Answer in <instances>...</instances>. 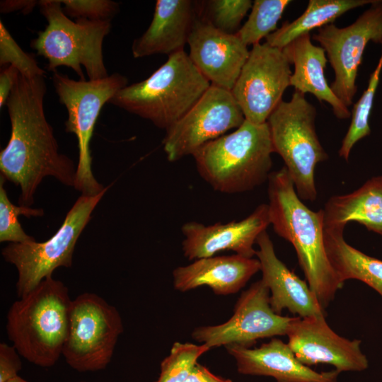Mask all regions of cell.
Instances as JSON below:
<instances>
[{"instance_id":"1","label":"cell","mask_w":382,"mask_h":382,"mask_svg":"<svg viewBox=\"0 0 382 382\" xmlns=\"http://www.w3.org/2000/svg\"><path fill=\"white\" fill-rule=\"evenodd\" d=\"M46 91L45 76L28 79L19 74L6 104L11 131L0 152L1 176L20 187L21 206L33 204L34 194L46 176L66 186L75 185V164L59 151L45 116Z\"/></svg>"},{"instance_id":"2","label":"cell","mask_w":382,"mask_h":382,"mask_svg":"<svg viewBox=\"0 0 382 382\" xmlns=\"http://www.w3.org/2000/svg\"><path fill=\"white\" fill-rule=\"evenodd\" d=\"M267 181L270 224L294 246L310 289L325 309L344 284L326 253L323 211H312L302 202L285 166L271 172Z\"/></svg>"},{"instance_id":"3","label":"cell","mask_w":382,"mask_h":382,"mask_svg":"<svg viewBox=\"0 0 382 382\" xmlns=\"http://www.w3.org/2000/svg\"><path fill=\"white\" fill-rule=\"evenodd\" d=\"M71 301L64 283L50 277L13 303L6 329L22 357L42 368L57 362L67 336Z\"/></svg>"},{"instance_id":"4","label":"cell","mask_w":382,"mask_h":382,"mask_svg":"<svg viewBox=\"0 0 382 382\" xmlns=\"http://www.w3.org/2000/svg\"><path fill=\"white\" fill-rule=\"evenodd\" d=\"M273 152L267 123L245 120L233 132L207 143L192 156L199 175L214 190L235 194L252 190L268 180Z\"/></svg>"},{"instance_id":"5","label":"cell","mask_w":382,"mask_h":382,"mask_svg":"<svg viewBox=\"0 0 382 382\" xmlns=\"http://www.w3.org/2000/svg\"><path fill=\"white\" fill-rule=\"evenodd\" d=\"M210 86L188 54L182 50L168 55L167 61L146 79L121 88L108 103L166 130Z\"/></svg>"},{"instance_id":"6","label":"cell","mask_w":382,"mask_h":382,"mask_svg":"<svg viewBox=\"0 0 382 382\" xmlns=\"http://www.w3.org/2000/svg\"><path fill=\"white\" fill-rule=\"evenodd\" d=\"M38 5L47 24L31 40L30 47L47 60V69L54 72L58 67L66 66L81 80H86L81 66L88 80L108 76L103 44L110 32L111 21H72L64 12L60 0H41Z\"/></svg>"},{"instance_id":"7","label":"cell","mask_w":382,"mask_h":382,"mask_svg":"<svg viewBox=\"0 0 382 382\" xmlns=\"http://www.w3.org/2000/svg\"><path fill=\"white\" fill-rule=\"evenodd\" d=\"M316 116L305 94L294 91L291 100H282L267 120L274 152L283 159L299 198L311 202L317 198L316 168L328 158L316 132Z\"/></svg>"},{"instance_id":"8","label":"cell","mask_w":382,"mask_h":382,"mask_svg":"<svg viewBox=\"0 0 382 382\" xmlns=\"http://www.w3.org/2000/svg\"><path fill=\"white\" fill-rule=\"evenodd\" d=\"M52 83L59 101L66 109L65 131L75 134L79 161L74 188L83 196H95L106 187L99 183L92 171L90 143L102 108L127 86V77L114 73L97 80H74L54 71Z\"/></svg>"},{"instance_id":"9","label":"cell","mask_w":382,"mask_h":382,"mask_svg":"<svg viewBox=\"0 0 382 382\" xmlns=\"http://www.w3.org/2000/svg\"><path fill=\"white\" fill-rule=\"evenodd\" d=\"M81 195L67 212L57 232L44 242L35 241L9 243L1 251L4 259L18 272L16 291L18 298L34 289L42 280L52 277L59 267H70L77 241L105 193Z\"/></svg>"},{"instance_id":"10","label":"cell","mask_w":382,"mask_h":382,"mask_svg":"<svg viewBox=\"0 0 382 382\" xmlns=\"http://www.w3.org/2000/svg\"><path fill=\"white\" fill-rule=\"evenodd\" d=\"M122 332V317L115 306L96 294H81L71 303L62 356L79 372L105 369Z\"/></svg>"},{"instance_id":"11","label":"cell","mask_w":382,"mask_h":382,"mask_svg":"<svg viewBox=\"0 0 382 382\" xmlns=\"http://www.w3.org/2000/svg\"><path fill=\"white\" fill-rule=\"evenodd\" d=\"M231 91L211 85L199 100L166 130L163 150L170 162L192 156L199 148L245 121Z\"/></svg>"},{"instance_id":"12","label":"cell","mask_w":382,"mask_h":382,"mask_svg":"<svg viewBox=\"0 0 382 382\" xmlns=\"http://www.w3.org/2000/svg\"><path fill=\"white\" fill-rule=\"evenodd\" d=\"M270 290L260 279L243 291L226 322L195 328L192 337L210 349L229 345L250 347L257 340L286 335L296 317L282 316L270 307Z\"/></svg>"},{"instance_id":"13","label":"cell","mask_w":382,"mask_h":382,"mask_svg":"<svg viewBox=\"0 0 382 382\" xmlns=\"http://www.w3.org/2000/svg\"><path fill=\"white\" fill-rule=\"evenodd\" d=\"M313 38L325 50L335 71L331 90L345 105L350 106L366 46L370 41L382 44V1L375 0L352 24L345 28L328 24Z\"/></svg>"},{"instance_id":"14","label":"cell","mask_w":382,"mask_h":382,"mask_svg":"<svg viewBox=\"0 0 382 382\" xmlns=\"http://www.w3.org/2000/svg\"><path fill=\"white\" fill-rule=\"evenodd\" d=\"M290 64L282 49L266 42L253 46L231 90L245 120L267 122L290 86Z\"/></svg>"},{"instance_id":"15","label":"cell","mask_w":382,"mask_h":382,"mask_svg":"<svg viewBox=\"0 0 382 382\" xmlns=\"http://www.w3.org/2000/svg\"><path fill=\"white\" fill-rule=\"evenodd\" d=\"M288 345L296 358L306 366L332 365L342 371H361L369 366L361 352V341L350 340L334 332L325 316L296 317L286 335Z\"/></svg>"},{"instance_id":"16","label":"cell","mask_w":382,"mask_h":382,"mask_svg":"<svg viewBox=\"0 0 382 382\" xmlns=\"http://www.w3.org/2000/svg\"><path fill=\"white\" fill-rule=\"evenodd\" d=\"M270 224L267 204H261L241 221L205 225L197 221L183 224V255L190 260L214 256L222 251H233L247 257L256 254L254 245Z\"/></svg>"},{"instance_id":"17","label":"cell","mask_w":382,"mask_h":382,"mask_svg":"<svg viewBox=\"0 0 382 382\" xmlns=\"http://www.w3.org/2000/svg\"><path fill=\"white\" fill-rule=\"evenodd\" d=\"M187 45L190 59L211 85L231 91L248 58V46L198 17Z\"/></svg>"},{"instance_id":"18","label":"cell","mask_w":382,"mask_h":382,"mask_svg":"<svg viewBox=\"0 0 382 382\" xmlns=\"http://www.w3.org/2000/svg\"><path fill=\"white\" fill-rule=\"evenodd\" d=\"M259 249L255 255L260 262L262 280L271 292L270 305L281 315L284 309L300 318L325 316L316 296L308 283L301 279L277 256L272 240L266 231L257 238Z\"/></svg>"},{"instance_id":"19","label":"cell","mask_w":382,"mask_h":382,"mask_svg":"<svg viewBox=\"0 0 382 382\" xmlns=\"http://www.w3.org/2000/svg\"><path fill=\"white\" fill-rule=\"evenodd\" d=\"M241 374L273 377L276 382H337L336 369L317 372L302 364L287 343L277 338L251 349L236 345L225 346Z\"/></svg>"},{"instance_id":"20","label":"cell","mask_w":382,"mask_h":382,"mask_svg":"<svg viewBox=\"0 0 382 382\" xmlns=\"http://www.w3.org/2000/svg\"><path fill=\"white\" fill-rule=\"evenodd\" d=\"M260 268L257 258L238 254L202 257L174 269L173 284L181 292L207 286L216 295L233 294Z\"/></svg>"},{"instance_id":"21","label":"cell","mask_w":382,"mask_h":382,"mask_svg":"<svg viewBox=\"0 0 382 382\" xmlns=\"http://www.w3.org/2000/svg\"><path fill=\"white\" fill-rule=\"evenodd\" d=\"M198 17L197 1L157 0L152 21L132 45L134 58L184 50Z\"/></svg>"},{"instance_id":"22","label":"cell","mask_w":382,"mask_h":382,"mask_svg":"<svg viewBox=\"0 0 382 382\" xmlns=\"http://www.w3.org/2000/svg\"><path fill=\"white\" fill-rule=\"evenodd\" d=\"M294 71L290 86L303 94L310 93L322 102L328 103L339 119H347L350 112L334 94L324 74L328 59L325 50L314 45L309 33L302 35L282 49Z\"/></svg>"},{"instance_id":"23","label":"cell","mask_w":382,"mask_h":382,"mask_svg":"<svg viewBox=\"0 0 382 382\" xmlns=\"http://www.w3.org/2000/svg\"><path fill=\"white\" fill-rule=\"evenodd\" d=\"M323 211L324 227H343L356 221L382 236V175L368 180L349 194L331 197Z\"/></svg>"},{"instance_id":"24","label":"cell","mask_w":382,"mask_h":382,"mask_svg":"<svg viewBox=\"0 0 382 382\" xmlns=\"http://www.w3.org/2000/svg\"><path fill=\"white\" fill-rule=\"evenodd\" d=\"M343 227H324V242L328 259L342 283L361 281L382 296V260L371 257L348 244Z\"/></svg>"},{"instance_id":"25","label":"cell","mask_w":382,"mask_h":382,"mask_svg":"<svg viewBox=\"0 0 382 382\" xmlns=\"http://www.w3.org/2000/svg\"><path fill=\"white\" fill-rule=\"evenodd\" d=\"M375 0H310L306 11L294 21H286L266 37L270 45L283 49L299 36L316 28L332 23L355 8L373 4Z\"/></svg>"},{"instance_id":"26","label":"cell","mask_w":382,"mask_h":382,"mask_svg":"<svg viewBox=\"0 0 382 382\" xmlns=\"http://www.w3.org/2000/svg\"><path fill=\"white\" fill-rule=\"evenodd\" d=\"M289 0H255L248 20L236 34L246 45L260 43L277 30V25Z\"/></svg>"},{"instance_id":"27","label":"cell","mask_w":382,"mask_h":382,"mask_svg":"<svg viewBox=\"0 0 382 382\" xmlns=\"http://www.w3.org/2000/svg\"><path fill=\"white\" fill-rule=\"evenodd\" d=\"M381 68L382 54L376 68L371 74L367 88L353 108L351 124L338 151L339 156L347 161L354 145L371 133L369 117L379 83Z\"/></svg>"},{"instance_id":"28","label":"cell","mask_w":382,"mask_h":382,"mask_svg":"<svg viewBox=\"0 0 382 382\" xmlns=\"http://www.w3.org/2000/svg\"><path fill=\"white\" fill-rule=\"evenodd\" d=\"M252 6L250 0L199 1L198 18L221 32L236 35Z\"/></svg>"},{"instance_id":"29","label":"cell","mask_w":382,"mask_h":382,"mask_svg":"<svg viewBox=\"0 0 382 382\" xmlns=\"http://www.w3.org/2000/svg\"><path fill=\"white\" fill-rule=\"evenodd\" d=\"M5 179L0 178V242L21 243L35 241L28 235L18 221L20 215L28 218L42 216L44 210L41 208H30L25 206H16L9 199L4 188Z\"/></svg>"},{"instance_id":"30","label":"cell","mask_w":382,"mask_h":382,"mask_svg":"<svg viewBox=\"0 0 382 382\" xmlns=\"http://www.w3.org/2000/svg\"><path fill=\"white\" fill-rule=\"evenodd\" d=\"M209 349L204 344L175 342L168 356L161 363V372L156 382H183L199 357Z\"/></svg>"},{"instance_id":"31","label":"cell","mask_w":382,"mask_h":382,"mask_svg":"<svg viewBox=\"0 0 382 382\" xmlns=\"http://www.w3.org/2000/svg\"><path fill=\"white\" fill-rule=\"evenodd\" d=\"M0 65H11L18 69L20 74L33 79L45 76V71L40 67L32 54L25 52L13 38L4 24L0 21Z\"/></svg>"},{"instance_id":"32","label":"cell","mask_w":382,"mask_h":382,"mask_svg":"<svg viewBox=\"0 0 382 382\" xmlns=\"http://www.w3.org/2000/svg\"><path fill=\"white\" fill-rule=\"evenodd\" d=\"M67 16L97 21H111L119 11V4L111 0H62Z\"/></svg>"},{"instance_id":"33","label":"cell","mask_w":382,"mask_h":382,"mask_svg":"<svg viewBox=\"0 0 382 382\" xmlns=\"http://www.w3.org/2000/svg\"><path fill=\"white\" fill-rule=\"evenodd\" d=\"M20 357L13 345L0 344V382H8L18 376L22 368Z\"/></svg>"},{"instance_id":"34","label":"cell","mask_w":382,"mask_h":382,"mask_svg":"<svg viewBox=\"0 0 382 382\" xmlns=\"http://www.w3.org/2000/svg\"><path fill=\"white\" fill-rule=\"evenodd\" d=\"M20 73L11 65L3 66L0 71V108L6 105Z\"/></svg>"},{"instance_id":"35","label":"cell","mask_w":382,"mask_h":382,"mask_svg":"<svg viewBox=\"0 0 382 382\" xmlns=\"http://www.w3.org/2000/svg\"><path fill=\"white\" fill-rule=\"evenodd\" d=\"M183 382H232L212 373L207 367L197 363Z\"/></svg>"},{"instance_id":"36","label":"cell","mask_w":382,"mask_h":382,"mask_svg":"<svg viewBox=\"0 0 382 382\" xmlns=\"http://www.w3.org/2000/svg\"><path fill=\"white\" fill-rule=\"evenodd\" d=\"M37 4L39 1L34 0H4L1 1L0 11L1 13H7L21 11L28 14Z\"/></svg>"},{"instance_id":"37","label":"cell","mask_w":382,"mask_h":382,"mask_svg":"<svg viewBox=\"0 0 382 382\" xmlns=\"http://www.w3.org/2000/svg\"><path fill=\"white\" fill-rule=\"evenodd\" d=\"M8 382H28L26 380L23 379L22 377H21L20 376H18L16 377H15L14 378L8 381Z\"/></svg>"},{"instance_id":"38","label":"cell","mask_w":382,"mask_h":382,"mask_svg":"<svg viewBox=\"0 0 382 382\" xmlns=\"http://www.w3.org/2000/svg\"><path fill=\"white\" fill-rule=\"evenodd\" d=\"M81 382H85V381H81Z\"/></svg>"}]
</instances>
